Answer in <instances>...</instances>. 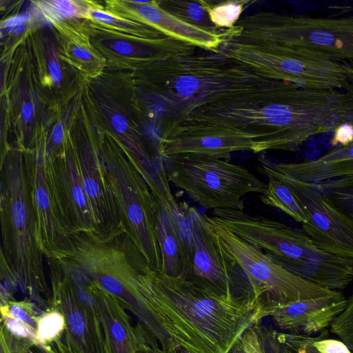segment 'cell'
<instances>
[{
    "label": "cell",
    "instance_id": "cell-25",
    "mask_svg": "<svg viewBox=\"0 0 353 353\" xmlns=\"http://www.w3.org/2000/svg\"><path fill=\"white\" fill-rule=\"evenodd\" d=\"M254 1H226L216 4L205 1L212 23L219 29H230L241 19L244 10Z\"/></svg>",
    "mask_w": 353,
    "mask_h": 353
},
{
    "label": "cell",
    "instance_id": "cell-21",
    "mask_svg": "<svg viewBox=\"0 0 353 353\" xmlns=\"http://www.w3.org/2000/svg\"><path fill=\"white\" fill-rule=\"evenodd\" d=\"M42 311L31 301L10 299L1 303V321L10 331L18 336L29 339L36 343Z\"/></svg>",
    "mask_w": 353,
    "mask_h": 353
},
{
    "label": "cell",
    "instance_id": "cell-4",
    "mask_svg": "<svg viewBox=\"0 0 353 353\" xmlns=\"http://www.w3.org/2000/svg\"><path fill=\"white\" fill-rule=\"evenodd\" d=\"M170 183L205 209L243 210V196L263 194L267 184L246 168L198 154L163 158Z\"/></svg>",
    "mask_w": 353,
    "mask_h": 353
},
{
    "label": "cell",
    "instance_id": "cell-43",
    "mask_svg": "<svg viewBox=\"0 0 353 353\" xmlns=\"http://www.w3.org/2000/svg\"><path fill=\"white\" fill-rule=\"evenodd\" d=\"M304 339L305 341L306 353H320L311 344L310 341V336H304Z\"/></svg>",
    "mask_w": 353,
    "mask_h": 353
},
{
    "label": "cell",
    "instance_id": "cell-28",
    "mask_svg": "<svg viewBox=\"0 0 353 353\" xmlns=\"http://www.w3.org/2000/svg\"><path fill=\"white\" fill-rule=\"evenodd\" d=\"M254 327L263 353H289L283 332H276L270 327L265 326L261 323V321L255 324Z\"/></svg>",
    "mask_w": 353,
    "mask_h": 353
},
{
    "label": "cell",
    "instance_id": "cell-17",
    "mask_svg": "<svg viewBox=\"0 0 353 353\" xmlns=\"http://www.w3.org/2000/svg\"><path fill=\"white\" fill-rule=\"evenodd\" d=\"M172 213L157 203V233L161 255V272L168 276H188L194 252L193 234L188 204L179 203Z\"/></svg>",
    "mask_w": 353,
    "mask_h": 353
},
{
    "label": "cell",
    "instance_id": "cell-3",
    "mask_svg": "<svg viewBox=\"0 0 353 353\" xmlns=\"http://www.w3.org/2000/svg\"><path fill=\"white\" fill-rule=\"evenodd\" d=\"M225 38L310 52L332 61H353V16L311 17L274 11L241 17Z\"/></svg>",
    "mask_w": 353,
    "mask_h": 353
},
{
    "label": "cell",
    "instance_id": "cell-13",
    "mask_svg": "<svg viewBox=\"0 0 353 353\" xmlns=\"http://www.w3.org/2000/svg\"><path fill=\"white\" fill-rule=\"evenodd\" d=\"M259 136L225 128L168 125L159 139L161 158L198 154L229 161L232 152L253 151Z\"/></svg>",
    "mask_w": 353,
    "mask_h": 353
},
{
    "label": "cell",
    "instance_id": "cell-11",
    "mask_svg": "<svg viewBox=\"0 0 353 353\" xmlns=\"http://www.w3.org/2000/svg\"><path fill=\"white\" fill-rule=\"evenodd\" d=\"M283 182L302 205L307 221L303 231L323 250L353 259V221L339 209L317 183L303 182L274 172L263 174Z\"/></svg>",
    "mask_w": 353,
    "mask_h": 353
},
{
    "label": "cell",
    "instance_id": "cell-35",
    "mask_svg": "<svg viewBox=\"0 0 353 353\" xmlns=\"http://www.w3.org/2000/svg\"><path fill=\"white\" fill-rule=\"evenodd\" d=\"M114 129L119 133L123 132L128 128V122L125 118L121 114H115L111 120Z\"/></svg>",
    "mask_w": 353,
    "mask_h": 353
},
{
    "label": "cell",
    "instance_id": "cell-9",
    "mask_svg": "<svg viewBox=\"0 0 353 353\" xmlns=\"http://www.w3.org/2000/svg\"><path fill=\"white\" fill-rule=\"evenodd\" d=\"M46 259L52 309L65 319L63 332L50 345L57 353H106L100 316L91 295L56 260Z\"/></svg>",
    "mask_w": 353,
    "mask_h": 353
},
{
    "label": "cell",
    "instance_id": "cell-32",
    "mask_svg": "<svg viewBox=\"0 0 353 353\" xmlns=\"http://www.w3.org/2000/svg\"><path fill=\"white\" fill-rule=\"evenodd\" d=\"M140 343L135 353H166L160 346L158 341L141 325L137 324Z\"/></svg>",
    "mask_w": 353,
    "mask_h": 353
},
{
    "label": "cell",
    "instance_id": "cell-15",
    "mask_svg": "<svg viewBox=\"0 0 353 353\" xmlns=\"http://www.w3.org/2000/svg\"><path fill=\"white\" fill-rule=\"evenodd\" d=\"M46 157L60 212L68 232L70 234L95 232L94 216L76 155L67 150L52 157Z\"/></svg>",
    "mask_w": 353,
    "mask_h": 353
},
{
    "label": "cell",
    "instance_id": "cell-26",
    "mask_svg": "<svg viewBox=\"0 0 353 353\" xmlns=\"http://www.w3.org/2000/svg\"><path fill=\"white\" fill-rule=\"evenodd\" d=\"M317 185L353 221V176L323 181Z\"/></svg>",
    "mask_w": 353,
    "mask_h": 353
},
{
    "label": "cell",
    "instance_id": "cell-6",
    "mask_svg": "<svg viewBox=\"0 0 353 353\" xmlns=\"http://www.w3.org/2000/svg\"><path fill=\"white\" fill-rule=\"evenodd\" d=\"M101 161L122 227L149 265L161 271L155 197L130 160L119 150L107 148Z\"/></svg>",
    "mask_w": 353,
    "mask_h": 353
},
{
    "label": "cell",
    "instance_id": "cell-30",
    "mask_svg": "<svg viewBox=\"0 0 353 353\" xmlns=\"http://www.w3.org/2000/svg\"><path fill=\"white\" fill-rule=\"evenodd\" d=\"M230 353H263L254 325L247 330L234 345Z\"/></svg>",
    "mask_w": 353,
    "mask_h": 353
},
{
    "label": "cell",
    "instance_id": "cell-7",
    "mask_svg": "<svg viewBox=\"0 0 353 353\" xmlns=\"http://www.w3.org/2000/svg\"><path fill=\"white\" fill-rule=\"evenodd\" d=\"M205 219L228 258L243 270L252 294L263 305L292 303L330 296L339 291L328 290L288 271L262 250L230 231Z\"/></svg>",
    "mask_w": 353,
    "mask_h": 353
},
{
    "label": "cell",
    "instance_id": "cell-1",
    "mask_svg": "<svg viewBox=\"0 0 353 353\" xmlns=\"http://www.w3.org/2000/svg\"><path fill=\"white\" fill-rule=\"evenodd\" d=\"M252 293H220L185 276L154 270L139 323L166 352L230 353L243 333L263 319Z\"/></svg>",
    "mask_w": 353,
    "mask_h": 353
},
{
    "label": "cell",
    "instance_id": "cell-5",
    "mask_svg": "<svg viewBox=\"0 0 353 353\" xmlns=\"http://www.w3.org/2000/svg\"><path fill=\"white\" fill-rule=\"evenodd\" d=\"M218 54L272 79L316 89H345L351 83L345 63L278 45L224 39Z\"/></svg>",
    "mask_w": 353,
    "mask_h": 353
},
{
    "label": "cell",
    "instance_id": "cell-20",
    "mask_svg": "<svg viewBox=\"0 0 353 353\" xmlns=\"http://www.w3.org/2000/svg\"><path fill=\"white\" fill-rule=\"evenodd\" d=\"M75 280L87 289L97 307L106 353H135L140 335L137 325H132L127 310L112 295L97 285Z\"/></svg>",
    "mask_w": 353,
    "mask_h": 353
},
{
    "label": "cell",
    "instance_id": "cell-44",
    "mask_svg": "<svg viewBox=\"0 0 353 353\" xmlns=\"http://www.w3.org/2000/svg\"><path fill=\"white\" fill-rule=\"evenodd\" d=\"M348 67V77L351 82L353 83V61L346 62Z\"/></svg>",
    "mask_w": 353,
    "mask_h": 353
},
{
    "label": "cell",
    "instance_id": "cell-2",
    "mask_svg": "<svg viewBox=\"0 0 353 353\" xmlns=\"http://www.w3.org/2000/svg\"><path fill=\"white\" fill-rule=\"evenodd\" d=\"M0 168L1 256L11 274L12 294L22 293L46 312L52 309V294L36 239L25 159L10 153Z\"/></svg>",
    "mask_w": 353,
    "mask_h": 353
},
{
    "label": "cell",
    "instance_id": "cell-38",
    "mask_svg": "<svg viewBox=\"0 0 353 353\" xmlns=\"http://www.w3.org/2000/svg\"><path fill=\"white\" fill-rule=\"evenodd\" d=\"M48 69L52 80L55 83H59L62 79L60 67L57 61H51L48 65Z\"/></svg>",
    "mask_w": 353,
    "mask_h": 353
},
{
    "label": "cell",
    "instance_id": "cell-41",
    "mask_svg": "<svg viewBox=\"0 0 353 353\" xmlns=\"http://www.w3.org/2000/svg\"><path fill=\"white\" fill-rule=\"evenodd\" d=\"M114 49L117 52L123 55L130 54L133 52L132 46L125 41L115 43Z\"/></svg>",
    "mask_w": 353,
    "mask_h": 353
},
{
    "label": "cell",
    "instance_id": "cell-23",
    "mask_svg": "<svg viewBox=\"0 0 353 353\" xmlns=\"http://www.w3.org/2000/svg\"><path fill=\"white\" fill-rule=\"evenodd\" d=\"M161 7L179 19L197 28L212 32H221L211 21L205 6V1L168 0L159 1Z\"/></svg>",
    "mask_w": 353,
    "mask_h": 353
},
{
    "label": "cell",
    "instance_id": "cell-8",
    "mask_svg": "<svg viewBox=\"0 0 353 353\" xmlns=\"http://www.w3.org/2000/svg\"><path fill=\"white\" fill-rule=\"evenodd\" d=\"M209 221L268 252L290 271H306L330 254L321 249L303 230L243 210L216 209Z\"/></svg>",
    "mask_w": 353,
    "mask_h": 353
},
{
    "label": "cell",
    "instance_id": "cell-24",
    "mask_svg": "<svg viewBox=\"0 0 353 353\" xmlns=\"http://www.w3.org/2000/svg\"><path fill=\"white\" fill-rule=\"evenodd\" d=\"M33 3L44 18L52 23L68 18L87 17L90 10L94 8L88 2L77 1L50 0Z\"/></svg>",
    "mask_w": 353,
    "mask_h": 353
},
{
    "label": "cell",
    "instance_id": "cell-34",
    "mask_svg": "<svg viewBox=\"0 0 353 353\" xmlns=\"http://www.w3.org/2000/svg\"><path fill=\"white\" fill-rule=\"evenodd\" d=\"M30 19L29 13H23L21 14L11 17L4 22V28L20 26L24 24Z\"/></svg>",
    "mask_w": 353,
    "mask_h": 353
},
{
    "label": "cell",
    "instance_id": "cell-10",
    "mask_svg": "<svg viewBox=\"0 0 353 353\" xmlns=\"http://www.w3.org/2000/svg\"><path fill=\"white\" fill-rule=\"evenodd\" d=\"M227 59L205 50L171 55L149 61L154 71L160 106L172 119L200 100L218 79Z\"/></svg>",
    "mask_w": 353,
    "mask_h": 353
},
{
    "label": "cell",
    "instance_id": "cell-37",
    "mask_svg": "<svg viewBox=\"0 0 353 353\" xmlns=\"http://www.w3.org/2000/svg\"><path fill=\"white\" fill-rule=\"evenodd\" d=\"M51 138L54 145L57 146L62 143L63 140V125L61 123H57L54 128Z\"/></svg>",
    "mask_w": 353,
    "mask_h": 353
},
{
    "label": "cell",
    "instance_id": "cell-42",
    "mask_svg": "<svg viewBox=\"0 0 353 353\" xmlns=\"http://www.w3.org/2000/svg\"><path fill=\"white\" fill-rule=\"evenodd\" d=\"M26 26L25 24L13 26V27H9L5 28L7 32H8L10 34H18L20 32H22L25 30Z\"/></svg>",
    "mask_w": 353,
    "mask_h": 353
},
{
    "label": "cell",
    "instance_id": "cell-22",
    "mask_svg": "<svg viewBox=\"0 0 353 353\" xmlns=\"http://www.w3.org/2000/svg\"><path fill=\"white\" fill-rule=\"evenodd\" d=\"M268 178L266 190L260 196L261 202L281 210L301 224L306 223L303 208L292 190L279 179L273 176Z\"/></svg>",
    "mask_w": 353,
    "mask_h": 353
},
{
    "label": "cell",
    "instance_id": "cell-39",
    "mask_svg": "<svg viewBox=\"0 0 353 353\" xmlns=\"http://www.w3.org/2000/svg\"><path fill=\"white\" fill-rule=\"evenodd\" d=\"M34 106L32 103L26 102L21 107V117L26 123L30 122L34 116Z\"/></svg>",
    "mask_w": 353,
    "mask_h": 353
},
{
    "label": "cell",
    "instance_id": "cell-14",
    "mask_svg": "<svg viewBox=\"0 0 353 353\" xmlns=\"http://www.w3.org/2000/svg\"><path fill=\"white\" fill-rule=\"evenodd\" d=\"M188 210L194 252L192 269L187 276L220 293L239 294L234 292L239 266L224 252L216 234L209 228L205 214L189 205Z\"/></svg>",
    "mask_w": 353,
    "mask_h": 353
},
{
    "label": "cell",
    "instance_id": "cell-29",
    "mask_svg": "<svg viewBox=\"0 0 353 353\" xmlns=\"http://www.w3.org/2000/svg\"><path fill=\"white\" fill-rule=\"evenodd\" d=\"M34 344L29 339L15 335L1 323L0 353H26Z\"/></svg>",
    "mask_w": 353,
    "mask_h": 353
},
{
    "label": "cell",
    "instance_id": "cell-36",
    "mask_svg": "<svg viewBox=\"0 0 353 353\" xmlns=\"http://www.w3.org/2000/svg\"><path fill=\"white\" fill-rule=\"evenodd\" d=\"M73 54L79 60L88 61L92 57V54L89 49L83 46H75L72 49Z\"/></svg>",
    "mask_w": 353,
    "mask_h": 353
},
{
    "label": "cell",
    "instance_id": "cell-16",
    "mask_svg": "<svg viewBox=\"0 0 353 353\" xmlns=\"http://www.w3.org/2000/svg\"><path fill=\"white\" fill-rule=\"evenodd\" d=\"M109 12L126 20L148 26L165 37L214 53L223 41L226 29L212 32L190 25L170 14L156 1L110 2Z\"/></svg>",
    "mask_w": 353,
    "mask_h": 353
},
{
    "label": "cell",
    "instance_id": "cell-18",
    "mask_svg": "<svg viewBox=\"0 0 353 353\" xmlns=\"http://www.w3.org/2000/svg\"><path fill=\"white\" fill-rule=\"evenodd\" d=\"M346 302L347 299L338 292L332 296L288 305H267L263 306V314L270 316L279 328L289 334L310 336L330 326Z\"/></svg>",
    "mask_w": 353,
    "mask_h": 353
},
{
    "label": "cell",
    "instance_id": "cell-12",
    "mask_svg": "<svg viewBox=\"0 0 353 353\" xmlns=\"http://www.w3.org/2000/svg\"><path fill=\"white\" fill-rule=\"evenodd\" d=\"M24 159L37 241L45 257L50 258L69 246L71 234L60 212L46 154L39 150Z\"/></svg>",
    "mask_w": 353,
    "mask_h": 353
},
{
    "label": "cell",
    "instance_id": "cell-40",
    "mask_svg": "<svg viewBox=\"0 0 353 353\" xmlns=\"http://www.w3.org/2000/svg\"><path fill=\"white\" fill-rule=\"evenodd\" d=\"M26 353H57L50 345L41 343L33 345Z\"/></svg>",
    "mask_w": 353,
    "mask_h": 353
},
{
    "label": "cell",
    "instance_id": "cell-27",
    "mask_svg": "<svg viewBox=\"0 0 353 353\" xmlns=\"http://www.w3.org/2000/svg\"><path fill=\"white\" fill-rule=\"evenodd\" d=\"M64 327L65 319L59 311L54 308L46 311L39 321L38 343L50 345L59 337Z\"/></svg>",
    "mask_w": 353,
    "mask_h": 353
},
{
    "label": "cell",
    "instance_id": "cell-19",
    "mask_svg": "<svg viewBox=\"0 0 353 353\" xmlns=\"http://www.w3.org/2000/svg\"><path fill=\"white\" fill-rule=\"evenodd\" d=\"M258 161L256 170L262 174L274 172L301 181L317 183L353 176V143L308 161L274 163L263 156Z\"/></svg>",
    "mask_w": 353,
    "mask_h": 353
},
{
    "label": "cell",
    "instance_id": "cell-33",
    "mask_svg": "<svg viewBox=\"0 0 353 353\" xmlns=\"http://www.w3.org/2000/svg\"><path fill=\"white\" fill-rule=\"evenodd\" d=\"M353 143V125L343 123L339 125L334 131L331 144L332 146L340 145L347 146Z\"/></svg>",
    "mask_w": 353,
    "mask_h": 353
},
{
    "label": "cell",
    "instance_id": "cell-31",
    "mask_svg": "<svg viewBox=\"0 0 353 353\" xmlns=\"http://www.w3.org/2000/svg\"><path fill=\"white\" fill-rule=\"evenodd\" d=\"M310 341L320 353H352L343 342L338 340L310 336Z\"/></svg>",
    "mask_w": 353,
    "mask_h": 353
}]
</instances>
